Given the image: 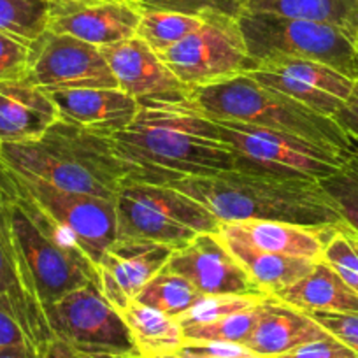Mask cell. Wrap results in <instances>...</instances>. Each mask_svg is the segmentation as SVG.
Wrapping results in <instances>:
<instances>
[{
    "instance_id": "obj_1",
    "label": "cell",
    "mask_w": 358,
    "mask_h": 358,
    "mask_svg": "<svg viewBox=\"0 0 358 358\" xmlns=\"http://www.w3.org/2000/svg\"><path fill=\"white\" fill-rule=\"evenodd\" d=\"M109 139L120 158L136 169L141 183L167 185L174 179L239 171L215 120L192 101L141 104L136 120Z\"/></svg>"
},
{
    "instance_id": "obj_2",
    "label": "cell",
    "mask_w": 358,
    "mask_h": 358,
    "mask_svg": "<svg viewBox=\"0 0 358 358\" xmlns=\"http://www.w3.org/2000/svg\"><path fill=\"white\" fill-rule=\"evenodd\" d=\"M165 187L201 202L220 223L283 222L308 229L348 227L320 181L230 171L174 179Z\"/></svg>"
},
{
    "instance_id": "obj_3",
    "label": "cell",
    "mask_w": 358,
    "mask_h": 358,
    "mask_svg": "<svg viewBox=\"0 0 358 358\" xmlns=\"http://www.w3.org/2000/svg\"><path fill=\"white\" fill-rule=\"evenodd\" d=\"M0 164L60 190L115 201L137 172L115 151L109 136L58 120L43 137L0 144Z\"/></svg>"
},
{
    "instance_id": "obj_4",
    "label": "cell",
    "mask_w": 358,
    "mask_h": 358,
    "mask_svg": "<svg viewBox=\"0 0 358 358\" xmlns=\"http://www.w3.org/2000/svg\"><path fill=\"white\" fill-rule=\"evenodd\" d=\"M192 102L213 120H230L281 130L320 146L358 155V143L339 123L301 104L288 95L262 86L248 74L215 85L192 88Z\"/></svg>"
},
{
    "instance_id": "obj_5",
    "label": "cell",
    "mask_w": 358,
    "mask_h": 358,
    "mask_svg": "<svg viewBox=\"0 0 358 358\" xmlns=\"http://www.w3.org/2000/svg\"><path fill=\"white\" fill-rule=\"evenodd\" d=\"M237 23L255 64L276 57L302 58L358 81L357 37L339 27L267 13H241Z\"/></svg>"
},
{
    "instance_id": "obj_6",
    "label": "cell",
    "mask_w": 358,
    "mask_h": 358,
    "mask_svg": "<svg viewBox=\"0 0 358 358\" xmlns=\"http://www.w3.org/2000/svg\"><path fill=\"white\" fill-rule=\"evenodd\" d=\"M115 202L118 237L181 250L199 234L220 230L218 220L201 202L165 185L132 181L122 188Z\"/></svg>"
},
{
    "instance_id": "obj_7",
    "label": "cell",
    "mask_w": 358,
    "mask_h": 358,
    "mask_svg": "<svg viewBox=\"0 0 358 358\" xmlns=\"http://www.w3.org/2000/svg\"><path fill=\"white\" fill-rule=\"evenodd\" d=\"M215 123L243 172L322 181L355 157L281 130L230 120H215Z\"/></svg>"
},
{
    "instance_id": "obj_8",
    "label": "cell",
    "mask_w": 358,
    "mask_h": 358,
    "mask_svg": "<svg viewBox=\"0 0 358 358\" xmlns=\"http://www.w3.org/2000/svg\"><path fill=\"white\" fill-rule=\"evenodd\" d=\"M0 172L16 192L36 204L46 218L97 267L118 239L116 202L111 199L60 190L43 179L16 174L0 164Z\"/></svg>"
},
{
    "instance_id": "obj_9",
    "label": "cell",
    "mask_w": 358,
    "mask_h": 358,
    "mask_svg": "<svg viewBox=\"0 0 358 358\" xmlns=\"http://www.w3.org/2000/svg\"><path fill=\"white\" fill-rule=\"evenodd\" d=\"M158 55L188 88L227 81L257 67L237 18L220 13L202 15V25L195 32Z\"/></svg>"
},
{
    "instance_id": "obj_10",
    "label": "cell",
    "mask_w": 358,
    "mask_h": 358,
    "mask_svg": "<svg viewBox=\"0 0 358 358\" xmlns=\"http://www.w3.org/2000/svg\"><path fill=\"white\" fill-rule=\"evenodd\" d=\"M8 202L13 234L25 257L43 306L90 283H99L97 267L78 248L67 246L41 229L20 206L11 192L0 185Z\"/></svg>"
},
{
    "instance_id": "obj_11",
    "label": "cell",
    "mask_w": 358,
    "mask_h": 358,
    "mask_svg": "<svg viewBox=\"0 0 358 358\" xmlns=\"http://www.w3.org/2000/svg\"><path fill=\"white\" fill-rule=\"evenodd\" d=\"M55 339L78 353L139 355L122 313L104 297L99 283L72 290L44 306Z\"/></svg>"
},
{
    "instance_id": "obj_12",
    "label": "cell",
    "mask_w": 358,
    "mask_h": 358,
    "mask_svg": "<svg viewBox=\"0 0 358 358\" xmlns=\"http://www.w3.org/2000/svg\"><path fill=\"white\" fill-rule=\"evenodd\" d=\"M27 81L43 92L120 88L101 48L46 30L30 44Z\"/></svg>"
},
{
    "instance_id": "obj_13",
    "label": "cell",
    "mask_w": 358,
    "mask_h": 358,
    "mask_svg": "<svg viewBox=\"0 0 358 358\" xmlns=\"http://www.w3.org/2000/svg\"><path fill=\"white\" fill-rule=\"evenodd\" d=\"M165 267L190 281L202 295L264 299L220 234H199L188 246L172 251Z\"/></svg>"
},
{
    "instance_id": "obj_14",
    "label": "cell",
    "mask_w": 358,
    "mask_h": 358,
    "mask_svg": "<svg viewBox=\"0 0 358 358\" xmlns=\"http://www.w3.org/2000/svg\"><path fill=\"white\" fill-rule=\"evenodd\" d=\"M0 299L18 318L37 357L55 339L25 257L13 234L6 195L0 188Z\"/></svg>"
},
{
    "instance_id": "obj_15",
    "label": "cell",
    "mask_w": 358,
    "mask_h": 358,
    "mask_svg": "<svg viewBox=\"0 0 358 358\" xmlns=\"http://www.w3.org/2000/svg\"><path fill=\"white\" fill-rule=\"evenodd\" d=\"M118 86L137 99L139 104H183L190 102L192 88L164 64L143 39L101 48Z\"/></svg>"
},
{
    "instance_id": "obj_16",
    "label": "cell",
    "mask_w": 358,
    "mask_h": 358,
    "mask_svg": "<svg viewBox=\"0 0 358 358\" xmlns=\"http://www.w3.org/2000/svg\"><path fill=\"white\" fill-rule=\"evenodd\" d=\"M139 22L132 0H51L48 30L104 48L136 37Z\"/></svg>"
},
{
    "instance_id": "obj_17",
    "label": "cell",
    "mask_w": 358,
    "mask_h": 358,
    "mask_svg": "<svg viewBox=\"0 0 358 358\" xmlns=\"http://www.w3.org/2000/svg\"><path fill=\"white\" fill-rule=\"evenodd\" d=\"M172 248L146 239L118 237L97 265L99 285L104 297L120 313L136 302L148 281L167 265Z\"/></svg>"
},
{
    "instance_id": "obj_18",
    "label": "cell",
    "mask_w": 358,
    "mask_h": 358,
    "mask_svg": "<svg viewBox=\"0 0 358 358\" xmlns=\"http://www.w3.org/2000/svg\"><path fill=\"white\" fill-rule=\"evenodd\" d=\"M60 111V120L111 136L127 129L139 115L137 99L122 88H74L46 92Z\"/></svg>"
},
{
    "instance_id": "obj_19",
    "label": "cell",
    "mask_w": 358,
    "mask_h": 358,
    "mask_svg": "<svg viewBox=\"0 0 358 358\" xmlns=\"http://www.w3.org/2000/svg\"><path fill=\"white\" fill-rule=\"evenodd\" d=\"M327 336L329 332L311 315L276 297H264L257 325L244 346L262 358H278Z\"/></svg>"
},
{
    "instance_id": "obj_20",
    "label": "cell",
    "mask_w": 358,
    "mask_h": 358,
    "mask_svg": "<svg viewBox=\"0 0 358 358\" xmlns=\"http://www.w3.org/2000/svg\"><path fill=\"white\" fill-rule=\"evenodd\" d=\"M60 120L50 95L29 81H0V144L36 141Z\"/></svg>"
},
{
    "instance_id": "obj_21",
    "label": "cell",
    "mask_w": 358,
    "mask_h": 358,
    "mask_svg": "<svg viewBox=\"0 0 358 358\" xmlns=\"http://www.w3.org/2000/svg\"><path fill=\"white\" fill-rule=\"evenodd\" d=\"M334 229H308L283 222H236L220 223V236L243 241L257 250L283 257L306 258L311 262L323 260L327 241Z\"/></svg>"
},
{
    "instance_id": "obj_22",
    "label": "cell",
    "mask_w": 358,
    "mask_h": 358,
    "mask_svg": "<svg viewBox=\"0 0 358 358\" xmlns=\"http://www.w3.org/2000/svg\"><path fill=\"white\" fill-rule=\"evenodd\" d=\"M274 297L304 313H358V294L323 260L316 262L308 276Z\"/></svg>"
},
{
    "instance_id": "obj_23",
    "label": "cell",
    "mask_w": 358,
    "mask_h": 358,
    "mask_svg": "<svg viewBox=\"0 0 358 358\" xmlns=\"http://www.w3.org/2000/svg\"><path fill=\"white\" fill-rule=\"evenodd\" d=\"M230 253L239 260L244 271L250 274L253 283L264 292L267 297H274L280 292L287 290L288 287L301 281L313 271L316 262L306 260V258L283 257V255L267 253V251L257 250L243 241L232 239V237L220 236Z\"/></svg>"
},
{
    "instance_id": "obj_24",
    "label": "cell",
    "mask_w": 358,
    "mask_h": 358,
    "mask_svg": "<svg viewBox=\"0 0 358 358\" xmlns=\"http://www.w3.org/2000/svg\"><path fill=\"white\" fill-rule=\"evenodd\" d=\"M243 13H267L287 18L329 23L358 34V0H239Z\"/></svg>"
},
{
    "instance_id": "obj_25",
    "label": "cell",
    "mask_w": 358,
    "mask_h": 358,
    "mask_svg": "<svg viewBox=\"0 0 358 358\" xmlns=\"http://www.w3.org/2000/svg\"><path fill=\"white\" fill-rule=\"evenodd\" d=\"M122 316L143 358L178 353L187 343L178 320L157 309L132 302L123 309Z\"/></svg>"
},
{
    "instance_id": "obj_26",
    "label": "cell",
    "mask_w": 358,
    "mask_h": 358,
    "mask_svg": "<svg viewBox=\"0 0 358 358\" xmlns=\"http://www.w3.org/2000/svg\"><path fill=\"white\" fill-rule=\"evenodd\" d=\"M202 297L201 292L183 276L164 267L137 295L136 302L179 320Z\"/></svg>"
},
{
    "instance_id": "obj_27",
    "label": "cell",
    "mask_w": 358,
    "mask_h": 358,
    "mask_svg": "<svg viewBox=\"0 0 358 358\" xmlns=\"http://www.w3.org/2000/svg\"><path fill=\"white\" fill-rule=\"evenodd\" d=\"M255 69H264V71L280 72V74H287L290 78L299 79V81L309 83V85L316 86L322 92L334 95V97L341 99L346 102L348 97L353 92L357 81L346 78L341 72L334 71V69L327 67V65L318 64V62L302 60V58H290V57H276L268 58V60L257 64Z\"/></svg>"
},
{
    "instance_id": "obj_28",
    "label": "cell",
    "mask_w": 358,
    "mask_h": 358,
    "mask_svg": "<svg viewBox=\"0 0 358 358\" xmlns=\"http://www.w3.org/2000/svg\"><path fill=\"white\" fill-rule=\"evenodd\" d=\"M201 25L202 16L141 9V22L136 37L143 39L155 53H164L165 50L195 32Z\"/></svg>"
},
{
    "instance_id": "obj_29",
    "label": "cell",
    "mask_w": 358,
    "mask_h": 358,
    "mask_svg": "<svg viewBox=\"0 0 358 358\" xmlns=\"http://www.w3.org/2000/svg\"><path fill=\"white\" fill-rule=\"evenodd\" d=\"M51 0H0V32L36 41L48 30Z\"/></svg>"
},
{
    "instance_id": "obj_30",
    "label": "cell",
    "mask_w": 358,
    "mask_h": 358,
    "mask_svg": "<svg viewBox=\"0 0 358 358\" xmlns=\"http://www.w3.org/2000/svg\"><path fill=\"white\" fill-rule=\"evenodd\" d=\"M246 74L250 78H253L257 83H260L262 86H267V88L281 92V94L295 99L297 102L308 106L309 109H313V111L320 113L323 116L334 118L336 113L341 109V106L344 104V101H341V99L334 97V95L327 94V92H322V90L309 85V83L290 78L287 74L264 71V69H253V71L246 72Z\"/></svg>"
},
{
    "instance_id": "obj_31",
    "label": "cell",
    "mask_w": 358,
    "mask_h": 358,
    "mask_svg": "<svg viewBox=\"0 0 358 358\" xmlns=\"http://www.w3.org/2000/svg\"><path fill=\"white\" fill-rule=\"evenodd\" d=\"M260 302L253 306V308L223 316V318L215 320V322L181 327L185 341L187 343L244 344L250 339L251 332H253L255 325H257L258 315H260Z\"/></svg>"
},
{
    "instance_id": "obj_32",
    "label": "cell",
    "mask_w": 358,
    "mask_h": 358,
    "mask_svg": "<svg viewBox=\"0 0 358 358\" xmlns=\"http://www.w3.org/2000/svg\"><path fill=\"white\" fill-rule=\"evenodd\" d=\"M320 187L332 199L344 223L358 236V155L332 176L322 179Z\"/></svg>"
},
{
    "instance_id": "obj_33",
    "label": "cell",
    "mask_w": 358,
    "mask_h": 358,
    "mask_svg": "<svg viewBox=\"0 0 358 358\" xmlns=\"http://www.w3.org/2000/svg\"><path fill=\"white\" fill-rule=\"evenodd\" d=\"M323 262H327L341 280L358 294V236L350 227L334 230L327 241Z\"/></svg>"
},
{
    "instance_id": "obj_34",
    "label": "cell",
    "mask_w": 358,
    "mask_h": 358,
    "mask_svg": "<svg viewBox=\"0 0 358 358\" xmlns=\"http://www.w3.org/2000/svg\"><path fill=\"white\" fill-rule=\"evenodd\" d=\"M262 299L255 297H232V295H202L194 308L185 313L178 320L179 325H201V323L215 322V320L223 318V316L234 315L243 309L253 308Z\"/></svg>"
},
{
    "instance_id": "obj_35",
    "label": "cell",
    "mask_w": 358,
    "mask_h": 358,
    "mask_svg": "<svg viewBox=\"0 0 358 358\" xmlns=\"http://www.w3.org/2000/svg\"><path fill=\"white\" fill-rule=\"evenodd\" d=\"M139 9L150 11L181 13V15L202 16L208 13H220L227 16L241 15L239 0H132Z\"/></svg>"
},
{
    "instance_id": "obj_36",
    "label": "cell",
    "mask_w": 358,
    "mask_h": 358,
    "mask_svg": "<svg viewBox=\"0 0 358 358\" xmlns=\"http://www.w3.org/2000/svg\"><path fill=\"white\" fill-rule=\"evenodd\" d=\"M29 41L0 32V81H27L30 67Z\"/></svg>"
},
{
    "instance_id": "obj_37",
    "label": "cell",
    "mask_w": 358,
    "mask_h": 358,
    "mask_svg": "<svg viewBox=\"0 0 358 358\" xmlns=\"http://www.w3.org/2000/svg\"><path fill=\"white\" fill-rule=\"evenodd\" d=\"M311 315L323 329L358 353V313L313 311Z\"/></svg>"
},
{
    "instance_id": "obj_38",
    "label": "cell",
    "mask_w": 358,
    "mask_h": 358,
    "mask_svg": "<svg viewBox=\"0 0 358 358\" xmlns=\"http://www.w3.org/2000/svg\"><path fill=\"white\" fill-rule=\"evenodd\" d=\"M278 358H358V353L329 334L323 339L302 344Z\"/></svg>"
},
{
    "instance_id": "obj_39",
    "label": "cell",
    "mask_w": 358,
    "mask_h": 358,
    "mask_svg": "<svg viewBox=\"0 0 358 358\" xmlns=\"http://www.w3.org/2000/svg\"><path fill=\"white\" fill-rule=\"evenodd\" d=\"M178 355L181 358H262L244 344L232 343H185Z\"/></svg>"
},
{
    "instance_id": "obj_40",
    "label": "cell",
    "mask_w": 358,
    "mask_h": 358,
    "mask_svg": "<svg viewBox=\"0 0 358 358\" xmlns=\"http://www.w3.org/2000/svg\"><path fill=\"white\" fill-rule=\"evenodd\" d=\"M11 346H27L32 350L18 318L4 299H0V350ZM34 351V350H32ZM36 353V351H34ZM37 355V353H36Z\"/></svg>"
},
{
    "instance_id": "obj_41",
    "label": "cell",
    "mask_w": 358,
    "mask_h": 358,
    "mask_svg": "<svg viewBox=\"0 0 358 358\" xmlns=\"http://www.w3.org/2000/svg\"><path fill=\"white\" fill-rule=\"evenodd\" d=\"M337 123L341 125V129L358 143V81L355 85L353 92L348 97V101L341 106L339 111L334 116Z\"/></svg>"
},
{
    "instance_id": "obj_42",
    "label": "cell",
    "mask_w": 358,
    "mask_h": 358,
    "mask_svg": "<svg viewBox=\"0 0 358 358\" xmlns=\"http://www.w3.org/2000/svg\"><path fill=\"white\" fill-rule=\"evenodd\" d=\"M39 358H78V353H76L69 344H65L64 341L53 339L46 348H44V351L39 355Z\"/></svg>"
},
{
    "instance_id": "obj_43",
    "label": "cell",
    "mask_w": 358,
    "mask_h": 358,
    "mask_svg": "<svg viewBox=\"0 0 358 358\" xmlns=\"http://www.w3.org/2000/svg\"><path fill=\"white\" fill-rule=\"evenodd\" d=\"M0 358H39L30 348L27 346H11L0 350Z\"/></svg>"
},
{
    "instance_id": "obj_44",
    "label": "cell",
    "mask_w": 358,
    "mask_h": 358,
    "mask_svg": "<svg viewBox=\"0 0 358 358\" xmlns=\"http://www.w3.org/2000/svg\"><path fill=\"white\" fill-rule=\"evenodd\" d=\"M78 353V351H76ZM78 358H143L141 355H122V353H78Z\"/></svg>"
},
{
    "instance_id": "obj_45",
    "label": "cell",
    "mask_w": 358,
    "mask_h": 358,
    "mask_svg": "<svg viewBox=\"0 0 358 358\" xmlns=\"http://www.w3.org/2000/svg\"><path fill=\"white\" fill-rule=\"evenodd\" d=\"M151 358H181L178 353H165V355H157V357Z\"/></svg>"
},
{
    "instance_id": "obj_46",
    "label": "cell",
    "mask_w": 358,
    "mask_h": 358,
    "mask_svg": "<svg viewBox=\"0 0 358 358\" xmlns=\"http://www.w3.org/2000/svg\"><path fill=\"white\" fill-rule=\"evenodd\" d=\"M355 46H357V55H358V34H357V39H355Z\"/></svg>"
}]
</instances>
